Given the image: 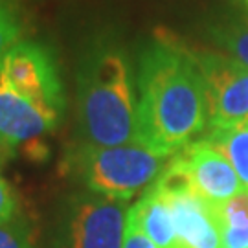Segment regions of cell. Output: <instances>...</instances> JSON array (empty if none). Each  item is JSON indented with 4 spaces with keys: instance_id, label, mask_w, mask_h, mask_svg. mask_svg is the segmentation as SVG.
<instances>
[{
    "instance_id": "16",
    "label": "cell",
    "mask_w": 248,
    "mask_h": 248,
    "mask_svg": "<svg viewBox=\"0 0 248 248\" xmlns=\"http://www.w3.org/2000/svg\"><path fill=\"white\" fill-rule=\"evenodd\" d=\"M18 217V201L9 182L0 173V222H9Z\"/></svg>"
},
{
    "instance_id": "12",
    "label": "cell",
    "mask_w": 248,
    "mask_h": 248,
    "mask_svg": "<svg viewBox=\"0 0 248 248\" xmlns=\"http://www.w3.org/2000/svg\"><path fill=\"white\" fill-rule=\"evenodd\" d=\"M204 140L212 143L215 149H219L228 158L243 187L248 191V124L210 129Z\"/></svg>"
},
{
    "instance_id": "3",
    "label": "cell",
    "mask_w": 248,
    "mask_h": 248,
    "mask_svg": "<svg viewBox=\"0 0 248 248\" xmlns=\"http://www.w3.org/2000/svg\"><path fill=\"white\" fill-rule=\"evenodd\" d=\"M169 158L140 143L105 147L79 140L68 145L62 169L90 193L127 202L156 182Z\"/></svg>"
},
{
    "instance_id": "7",
    "label": "cell",
    "mask_w": 248,
    "mask_h": 248,
    "mask_svg": "<svg viewBox=\"0 0 248 248\" xmlns=\"http://www.w3.org/2000/svg\"><path fill=\"white\" fill-rule=\"evenodd\" d=\"M177 155L186 164L197 193L210 204H221L245 189L228 158L204 138L187 143Z\"/></svg>"
},
{
    "instance_id": "2",
    "label": "cell",
    "mask_w": 248,
    "mask_h": 248,
    "mask_svg": "<svg viewBox=\"0 0 248 248\" xmlns=\"http://www.w3.org/2000/svg\"><path fill=\"white\" fill-rule=\"evenodd\" d=\"M79 140L94 145L138 143V94L125 46L108 33L85 45L76 70Z\"/></svg>"
},
{
    "instance_id": "14",
    "label": "cell",
    "mask_w": 248,
    "mask_h": 248,
    "mask_svg": "<svg viewBox=\"0 0 248 248\" xmlns=\"http://www.w3.org/2000/svg\"><path fill=\"white\" fill-rule=\"evenodd\" d=\"M24 20L17 0H0V64L6 53L22 41Z\"/></svg>"
},
{
    "instance_id": "6",
    "label": "cell",
    "mask_w": 248,
    "mask_h": 248,
    "mask_svg": "<svg viewBox=\"0 0 248 248\" xmlns=\"http://www.w3.org/2000/svg\"><path fill=\"white\" fill-rule=\"evenodd\" d=\"M202 74L210 129L248 124V68L222 52L191 48Z\"/></svg>"
},
{
    "instance_id": "4",
    "label": "cell",
    "mask_w": 248,
    "mask_h": 248,
    "mask_svg": "<svg viewBox=\"0 0 248 248\" xmlns=\"http://www.w3.org/2000/svg\"><path fill=\"white\" fill-rule=\"evenodd\" d=\"M0 76L57 129L66 112V90L59 62L50 46L22 39L0 64Z\"/></svg>"
},
{
    "instance_id": "15",
    "label": "cell",
    "mask_w": 248,
    "mask_h": 248,
    "mask_svg": "<svg viewBox=\"0 0 248 248\" xmlns=\"http://www.w3.org/2000/svg\"><path fill=\"white\" fill-rule=\"evenodd\" d=\"M0 248H35L28 221L17 217L9 222H0Z\"/></svg>"
},
{
    "instance_id": "11",
    "label": "cell",
    "mask_w": 248,
    "mask_h": 248,
    "mask_svg": "<svg viewBox=\"0 0 248 248\" xmlns=\"http://www.w3.org/2000/svg\"><path fill=\"white\" fill-rule=\"evenodd\" d=\"M221 248H248V191L221 204H212Z\"/></svg>"
},
{
    "instance_id": "1",
    "label": "cell",
    "mask_w": 248,
    "mask_h": 248,
    "mask_svg": "<svg viewBox=\"0 0 248 248\" xmlns=\"http://www.w3.org/2000/svg\"><path fill=\"white\" fill-rule=\"evenodd\" d=\"M138 143L173 156L210 125L202 74L191 48L168 31L145 46L136 68Z\"/></svg>"
},
{
    "instance_id": "13",
    "label": "cell",
    "mask_w": 248,
    "mask_h": 248,
    "mask_svg": "<svg viewBox=\"0 0 248 248\" xmlns=\"http://www.w3.org/2000/svg\"><path fill=\"white\" fill-rule=\"evenodd\" d=\"M210 37L222 53L233 57L248 68V15L217 20L208 28Z\"/></svg>"
},
{
    "instance_id": "9",
    "label": "cell",
    "mask_w": 248,
    "mask_h": 248,
    "mask_svg": "<svg viewBox=\"0 0 248 248\" xmlns=\"http://www.w3.org/2000/svg\"><path fill=\"white\" fill-rule=\"evenodd\" d=\"M168 202L180 248H221L212 204L197 191L162 195Z\"/></svg>"
},
{
    "instance_id": "17",
    "label": "cell",
    "mask_w": 248,
    "mask_h": 248,
    "mask_svg": "<svg viewBox=\"0 0 248 248\" xmlns=\"http://www.w3.org/2000/svg\"><path fill=\"white\" fill-rule=\"evenodd\" d=\"M124 248H156L155 243L145 235L136 222L133 213H127V222H125V235H124Z\"/></svg>"
},
{
    "instance_id": "5",
    "label": "cell",
    "mask_w": 248,
    "mask_h": 248,
    "mask_svg": "<svg viewBox=\"0 0 248 248\" xmlns=\"http://www.w3.org/2000/svg\"><path fill=\"white\" fill-rule=\"evenodd\" d=\"M129 206L124 201L74 191L59 206L53 247L55 248H124Z\"/></svg>"
},
{
    "instance_id": "8",
    "label": "cell",
    "mask_w": 248,
    "mask_h": 248,
    "mask_svg": "<svg viewBox=\"0 0 248 248\" xmlns=\"http://www.w3.org/2000/svg\"><path fill=\"white\" fill-rule=\"evenodd\" d=\"M52 131L55 127L0 76V149L13 151Z\"/></svg>"
},
{
    "instance_id": "10",
    "label": "cell",
    "mask_w": 248,
    "mask_h": 248,
    "mask_svg": "<svg viewBox=\"0 0 248 248\" xmlns=\"http://www.w3.org/2000/svg\"><path fill=\"white\" fill-rule=\"evenodd\" d=\"M129 212L156 248H180L171 210L166 199L153 186L143 191L140 201L133 204Z\"/></svg>"
},
{
    "instance_id": "18",
    "label": "cell",
    "mask_w": 248,
    "mask_h": 248,
    "mask_svg": "<svg viewBox=\"0 0 248 248\" xmlns=\"http://www.w3.org/2000/svg\"><path fill=\"white\" fill-rule=\"evenodd\" d=\"M232 2H233L235 6H239V8L248 15V0H232Z\"/></svg>"
}]
</instances>
